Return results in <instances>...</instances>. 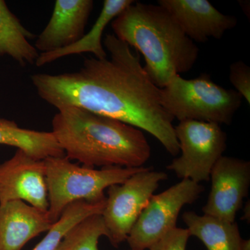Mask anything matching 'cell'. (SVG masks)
<instances>
[{"label": "cell", "mask_w": 250, "mask_h": 250, "mask_svg": "<svg viewBox=\"0 0 250 250\" xmlns=\"http://www.w3.org/2000/svg\"><path fill=\"white\" fill-rule=\"evenodd\" d=\"M104 45L109 57L85 58L77 71L31 75L38 95L57 110L77 106L147 131L177 156L174 119L161 104L160 88L148 76L139 52L114 34H106Z\"/></svg>", "instance_id": "1"}, {"label": "cell", "mask_w": 250, "mask_h": 250, "mask_svg": "<svg viewBox=\"0 0 250 250\" xmlns=\"http://www.w3.org/2000/svg\"><path fill=\"white\" fill-rule=\"evenodd\" d=\"M52 131L65 157L88 167H143L151 147L141 129L77 106L58 110Z\"/></svg>", "instance_id": "2"}, {"label": "cell", "mask_w": 250, "mask_h": 250, "mask_svg": "<svg viewBox=\"0 0 250 250\" xmlns=\"http://www.w3.org/2000/svg\"><path fill=\"white\" fill-rule=\"evenodd\" d=\"M135 2L112 21L113 34L142 54L148 76L162 88L175 75L191 70L200 49L165 8Z\"/></svg>", "instance_id": "3"}, {"label": "cell", "mask_w": 250, "mask_h": 250, "mask_svg": "<svg viewBox=\"0 0 250 250\" xmlns=\"http://www.w3.org/2000/svg\"><path fill=\"white\" fill-rule=\"evenodd\" d=\"M48 195L49 218L55 223L65 208L73 202H98L106 198L104 190L124 183L145 167L118 166L95 167L73 164L65 156L44 159Z\"/></svg>", "instance_id": "4"}, {"label": "cell", "mask_w": 250, "mask_h": 250, "mask_svg": "<svg viewBox=\"0 0 250 250\" xmlns=\"http://www.w3.org/2000/svg\"><path fill=\"white\" fill-rule=\"evenodd\" d=\"M161 104L173 119L230 125L243 98L215 83L209 75L187 80L177 75L160 88Z\"/></svg>", "instance_id": "5"}, {"label": "cell", "mask_w": 250, "mask_h": 250, "mask_svg": "<svg viewBox=\"0 0 250 250\" xmlns=\"http://www.w3.org/2000/svg\"><path fill=\"white\" fill-rule=\"evenodd\" d=\"M181 156L166 167L178 178L208 182L213 166L227 149V134L220 125L184 121L174 126Z\"/></svg>", "instance_id": "6"}, {"label": "cell", "mask_w": 250, "mask_h": 250, "mask_svg": "<svg viewBox=\"0 0 250 250\" xmlns=\"http://www.w3.org/2000/svg\"><path fill=\"white\" fill-rule=\"evenodd\" d=\"M167 179V174L146 167L129 177L124 183L111 186L102 216L110 243L118 248L126 241L148 202L159 184Z\"/></svg>", "instance_id": "7"}, {"label": "cell", "mask_w": 250, "mask_h": 250, "mask_svg": "<svg viewBox=\"0 0 250 250\" xmlns=\"http://www.w3.org/2000/svg\"><path fill=\"white\" fill-rule=\"evenodd\" d=\"M204 191L201 184L184 179L165 191L153 195L126 238L130 250H149L177 228L182 208L193 204Z\"/></svg>", "instance_id": "8"}, {"label": "cell", "mask_w": 250, "mask_h": 250, "mask_svg": "<svg viewBox=\"0 0 250 250\" xmlns=\"http://www.w3.org/2000/svg\"><path fill=\"white\" fill-rule=\"evenodd\" d=\"M211 188L204 214L224 221L235 223L250 186V162L244 159L223 156L210 174Z\"/></svg>", "instance_id": "9"}, {"label": "cell", "mask_w": 250, "mask_h": 250, "mask_svg": "<svg viewBox=\"0 0 250 250\" xmlns=\"http://www.w3.org/2000/svg\"><path fill=\"white\" fill-rule=\"evenodd\" d=\"M15 200L48 210L45 161L34 159L21 149L0 164V205Z\"/></svg>", "instance_id": "10"}, {"label": "cell", "mask_w": 250, "mask_h": 250, "mask_svg": "<svg viewBox=\"0 0 250 250\" xmlns=\"http://www.w3.org/2000/svg\"><path fill=\"white\" fill-rule=\"evenodd\" d=\"M158 4L172 15L193 42L220 39L238 23L236 17L220 12L207 0H159Z\"/></svg>", "instance_id": "11"}, {"label": "cell", "mask_w": 250, "mask_h": 250, "mask_svg": "<svg viewBox=\"0 0 250 250\" xmlns=\"http://www.w3.org/2000/svg\"><path fill=\"white\" fill-rule=\"evenodd\" d=\"M93 5L92 0H57L49 22L36 39V49L53 52L80 41Z\"/></svg>", "instance_id": "12"}, {"label": "cell", "mask_w": 250, "mask_h": 250, "mask_svg": "<svg viewBox=\"0 0 250 250\" xmlns=\"http://www.w3.org/2000/svg\"><path fill=\"white\" fill-rule=\"evenodd\" d=\"M53 224L48 211L21 200L0 205V250H21Z\"/></svg>", "instance_id": "13"}, {"label": "cell", "mask_w": 250, "mask_h": 250, "mask_svg": "<svg viewBox=\"0 0 250 250\" xmlns=\"http://www.w3.org/2000/svg\"><path fill=\"white\" fill-rule=\"evenodd\" d=\"M134 2L133 0H105L96 22L80 41L64 48L41 53L35 65L38 67L43 66L67 56L83 53L93 54L96 59L106 58L108 54L102 41L104 31L110 22Z\"/></svg>", "instance_id": "14"}, {"label": "cell", "mask_w": 250, "mask_h": 250, "mask_svg": "<svg viewBox=\"0 0 250 250\" xmlns=\"http://www.w3.org/2000/svg\"><path fill=\"white\" fill-rule=\"evenodd\" d=\"M189 234L198 238L207 250H240L242 237L238 224L194 211L182 215Z\"/></svg>", "instance_id": "15"}, {"label": "cell", "mask_w": 250, "mask_h": 250, "mask_svg": "<svg viewBox=\"0 0 250 250\" xmlns=\"http://www.w3.org/2000/svg\"><path fill=\"white\" fill-rule=\"evenodd\" d=\"M0 145L16 147L38 160L65 156L52 131L23 129L4 118H0Z\"/></svg>", "instance_id": "16"}, {"label": "cell", "mask_w": 250, "mask_h": 250, "mask_svg": "<svg viewBox=\"0 0 250 250\" xmlns=\"http://www.w3.org/2000/svg\"><path fill=\"white\" fill-rule=\"evenodd\" d=\"M35 38L0 0V56H9L22 67L35 64L40 54L29 42Z\"/></svg>", "instance_id": "17"}, {"label": "cell", "mask_w": 250, "mask_h": 250, "mask_svg": "<svg viewBox=\"0 0 250 250\" xmlns=\"http://www.w3.org/2000/svg\"><path fill=\"white\" fill-rule=\"evenodd\" d=\"M106 200L98 202L77 201L67 206L60 218L33 250H56L66 233L82 220L103 213Z\"/></svg>", "instance_id": "18"}, {"label": "cell", "mask_w": 250, "mask_h": 250, "mask_svg": "<svg viewBox=\"0 0 250 250\" xmlns=\"http://www.w3.org/2000/svg\"><path fill=\"white\" fill-rule=\"evenodd\" d=\"M102 236L107 237L103 216L91 215L72 228L56 250H100Z\"/></svg>", "instance_id": "19"}, {"label": "cell", "mask_w": 250, "mask_h": 250, "mask_svg": "<svg viewBox=\"0 0 250 250\" xmlns=\"http://www.w3.org/2000/svg\"><path fill=\"white\" fill-rule=\"evenodd\" d=\"M229 80L242 98L250 103V67L242 61L233 62L229 67Z\"/></svg>", "instance_id": "20"}, {"label": "cell", "mask_w": 250, "mask_h": 250, "mask_svg": "<svg viewBox=\"0 0 250 250\" xmlns=\"http://www.w3.org/2000/svg\"><path fill=\"white\" fill-rule=\"evenodd\" d=\"M190 236L187 229L176 228L154 243L149 250H187Z\"/></svg>", "instance_id": "21"}, {"label": "cell", "mask_w": 250, "mask_h": 250, "mask_svg": "<svg viewBox=\"0 0 250 250\" xmlns=\"http://www.w3.org/2000/svg\"><path fill=\"white\" fill-rule=\"evenodd\" d=\"M242 220H246L247 223H249L250 221V201L247 202L243 208V216L241 218Z\"/></svg>", "instance_id": "22"}, {"label": "cell", "mask_w": 250, "mask_h": 250, "mask_svg": "<svg viewBox=\"0 0 250 250\" xmlns=\"http://www.w3.org/2000/svg\"><path fill=\"white\" fill-rule=\"evenodd\" d=\"M250 250V240H242L241 250Z\"/></svg>", "instance_id": "23"}]
</instances>
